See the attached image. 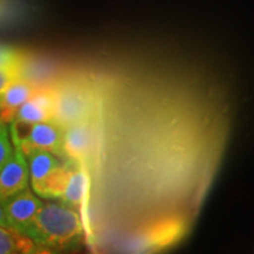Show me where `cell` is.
Wrapping results in <instances>:
<instances>
[{
	"label": "cell",
	"instance_id": "cell-10",
	"mask_svg": "<svg viewBox=\"0 0 254 254\" xmlns=\"http://www.w3.org/2000/svg\"><path fill=\"white\" fill-rule=\"evenodd\" d=\"M87 183V176L84 170L72 165L68 167L65 185H64L63 193L59 199H62L64 204L71 206L73 208L78 207L84 201L85 195H86Z\"/></svg>",
	"mask_w": 254,
	"mask_h": 254
},
{
	"label": "cell",
	"instance_id": "cell-11",
	"mask_svg": "<svg viewBox=\"0 0 254 254\" xmlns=\"http://www.w3.org/2000/svg\"><path fill=\"white\" fill-rule=\"evenodd\" d=\"M39 247L18 231L0 225V254L37 253Z\"/></svg>",
	"mask_w": 254,
	"mask_h": 254
},
{
	"label": "cell",
	"instance_id": "cell-15",
	"mask_svg": "<svg viewBox=\"0 0 254 254\" xmlns=\"http://www.w3.org/2000/svg\"><path fill=\"white\" fill-rule=\"evenodd\" d=\"M0 225H1V226L9 227V226H8V222H7V220H6V218H5L4 208H2L1 202H0ZM9 228H11V227H9Z\"/></svg>",
	"mask_w": 254,
	"mask_h": 254
},
{
	"label": "cell",
	"instance_id": "cell-9",
	"mask_svg": "<svg viewBox=\"0 0 254 254\" xmlns=\"http://www.w3.org/2000/svg\"><path fill=\"white\" fill-rule=\"evenodd\" d=\"M37 86L30 80H25L24 78L18 79L17 81L9 86L4 93L0 95V120L5 124L13 122L14 116L21 105L30 99Z\"/></svg>",
	"mask_w": 254,
	"mask_h": 254
},
{
	"label": "cell",
	"instance_id": "cell-6",
	"mask_svg": "<svg viewBox=\"0 0 254 254\" xmlns=\"http://www.w3.org/2000/svg\"><path fill=\"white\" fill-rule=\"evenodd\" d=\"M21 125H24V124H21ZM26 126L28 127L27 132L24 134L23 133L18 134L14 131L17 133L21 147L41 148V150H47L57 155L64 154V127L60 126L58 123L55 120H47V122L28 124Z\"/></svg>",
	"mask_w": 254,
	"mask_h": 254
},
{
	"label": "cell",
	"instance_id": "cell-4",
	"mask_svg": "<svg viewBox=\"0 0 254 254\" xmlns=\"http://www.w3.org/2000/svg\"><path fill=\"white\" fill-rule=\"evenodd\" d=\"M9 133H11L14 150L12 157L0 168V202L27 189L30 185V173H28L26 157L21 150L17 133L11 126H9Z\"/></svg>",
	"mask_w": 254,
	"mask_h": 254
},
{
	"label": "cell",
	"instance_id": "cell-1",
	"mask_svg": "<svg viewBox=\"0 0 254 254\" xmlns=\"http://www.w3.org/2000/svg\"><path fill=\"white\" fill-rule=\"evenodd\" d=\"M23 234L40 250H65L80 240L81 218L75 208L64 202H43Z\"/></svg>",
	"mask_w": 254,
	"mask_h": 254
},
{
	"label": "cell",
	"instance_id": "cell-14",
	"mask_svg": "<svg viewBox=\"0 0 254 254\" xmlns=\"http://www.w3.org/2000/svg\"><path fill=\"white\" fill-rule=\"evenodd\" d=\"M24 67H0V95L18 79L23 78Z\"/></svg>",
	"mask_w": 254,
	"mask_h": 254
},
{
	"label": "cell",
	"instance_id": "cell-8",
	"mask_svg": "<svg viewBox=\"0 0 254 254\" xmlns=\"http://www.w3.org/2000/svg\"><path fill=\"white\" fill-rule=\"evenodd\" d=\"M94 129L91 120L72 124L64 128L63 153L74 160L87 157L93 148Z\"/></svg>",
	"mask_w": 254,
	"mask_h": 254
},
{
	"label": "cell",
	"instance_id": "cell-5",
	"mask_svg": "<svg viewBox=\"0 0 254 254\" xmlns=\"http://www.w3.org/2000/svg\"><path fill=\"white\" fill-rule=\"evenodd\" d=\"M8 226L23 234L43 205L32 190L25 189L1 202Z\"/></svg>",
	"mask_w": 254,
	"mask_h": 254
},
{
	"label": "cell",
	"instance_id": "cell-3",
	"mask_svg": "<svg viewBox=\"0 0 254 254\" xmlns=\"http://www.w3.org/2000/svg\"><path fill=\"white\" fill-rule=\"evenodd\" d=\"M56 91V109L53 120L64 128L72 124L90 120L94 100L86 87L78 84H65Z\"/></svg>",
	"mask_w": 254,
	"mask_h": 254
},
{
	"label": "cell",
	"instance_id": "cell-12",
	"mask_svg": "<svg viewBox=\"0 0 254 254\" xmlns=\"http://www.w3.org/2000/svg\"><path fill=\"white\" fill-rule=\"evenodd\" d=\"M27 55L14 45L0 43V67H24Z\"/></svg>",
	"mask_w": 254,
	"mask_h": 254
},
{
	"label": "cell",
	"instance_id": "cell-16",
	"mask_svg": "<svg viewBox=\"0 0 254 254\" xmlns=\"http://www.w3.org/2000/svg\"><path fill=\"white\" fill-rule=\"evenodd\" d=\"M1 123H2V122H1V120H0V124H1Z\"/></svg>",
	"mask_w": 254,
	"mask_h": 254
},
{
	"label": "cell",
	"instance_id": "cell-7",
	"mask_svg": "<svg viewBox=\"0 0 254 254\" xmlns=\"http://www.w3.org/2000/svg\"><path fill=\"white\" fill-rule=\"evenodd\" d=\"M56 109V91L51 88H37L34 94L21 105L14 116V124H36L53 120Z\"/></svg>",
	"mask_w": 254,
	"mask_h": 254
},
{
	"label": "cell",
	"instance_id": "cell-2",
	"mask_svg": "<svg viewBox=\"0 0 254 254\" xmlns=\"http://www.w3.org/2000/svg\"><path fill=\"white\" fill-rule=\"evenodd\" d=\"M21 150L26 157L34 193L43 198H60L69 166L62 164L57 154L47 150L34 147H21Z\"/></svg>",
	"mask_w": 254,
	"mask_h": 254
},
{
	"label": "cell",
	"instance_id": "cell-13",
	"mask_svg": "<svg viewBox=\"0 0 254 254\" xmlns=\"http://www.w3.org/2000/svg\"><path fill=\"white\" fill-rule=\"evenodd\" d=\"M13 142L9 133L8 124H0V168L6 164V161L13 154Z\"/></svg>",
	"mask_w": 254,
	"mask_h": 254
}]
</instances>
